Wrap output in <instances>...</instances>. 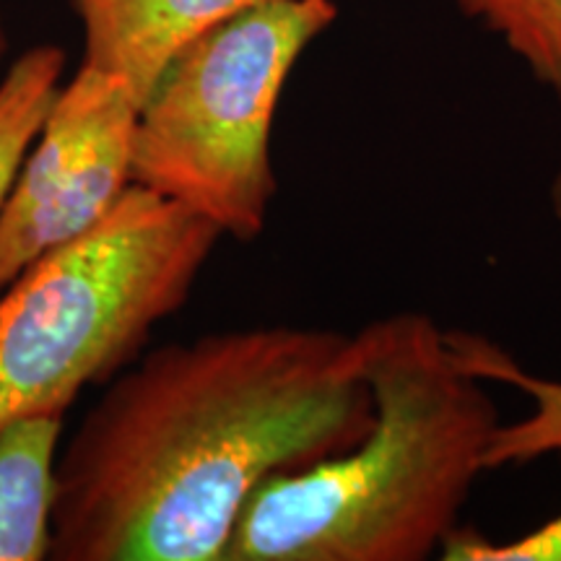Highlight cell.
Returning <instances> with one entry per match:
<instances>
[{"mask_svg": "<svg viewBox=\"0 0 561 561\" xmlns=\"http://www.w3.org/2000/svg\"><path fill=\"white\" fill-rule=\"evenodd\" d=\"M371 424L356 335L257 325L153 348L60 447L50 559L224 561L265 481Z\"/></svg>", "mask_w": 561, "mask_h": 561, "instance_id": "6da1fadb", "label": "cell"}, {"mask_svg": "<svg viewBox=\"0 0 561 561\" xmlns=\"http://www.w3.org/2000/svg\"><path fill=\"white\" fill-rule=\"evenodd\" d=\"M375 424L359 445L265 481L224 561H424L458 530L500 411L432 318L356 333Z\"/></svg>", "mask_w": 561, "mask_h": 561, "instance_id": "7a4b0ae2", "label": "cell"}, {"mask_svg": "<svg viewBox=\"0 0 561 561\" xmlns=\"http://www.w3.org/2000/svg\"><path fill=\"white\" fill-rule=\"evenodd\" d=\"M221 240L214 224L133 182L104 219L0 291V432L66 416L89 385L138 359L191 299Z\"/></svg>", "mask_w": 561, "mask_h": 561, "instance_id": "3957f363", "label": "cell"}, {"mask_svg": "<svg viewBox=\"0 0 561 561\" xmlns=\"http://www.w3.org/2000/svg\"><path fill=\"white\" fill-rule=\"evenodd\" d=\"M335 19V0H263L187 42L138 110L133 182L221 237L257 240L278 191L271 140L280 91Z\"/></svg>", "mask_w": 561, "mask_h": 561, "instance_id": "277c9868", "label": "cell"}, {"mask_svg": "<svg viewBox=\"0 0 561 561\" xmlns=\"http://www.w3.org/2000/svg\"><path fill=\"white\" fill-rule=\"evenodd\" d=\"M140 102L117 76L81 62L0 208V291L26 265L94 229L133 185Z\"/></svg>", "mask_w": 561, "mask_h": 561, "instance_id": "5b68a950", "label": "cell"}, {"mask_svg": "<svg viewBox=\"0 0 561 561\" xmlns=\"http://www.w3.org/2000/svg\"><path fill=\"white\" fill-rule=\"evenodd\" d=\"M263 0H70L83 32V60L117 76L144 104L187 42Z\"/></svg>", "mask_w": 561, "mask_h": 561, "instance_id": "8992f818", "label": "cell"}, {"mask_svg": "<svg viewBox=\"0 0 561 561\" xmlns=\"http://www.w3.org/2000/svg\"><path fill=\"white\" fill-rule=\"evenodd\" d=\"M62 416L13 421L0 432V561H45L53 551Z\"/></svg>", "mask_w": 561, "mask_h": 561, "instance_id": "52a82bcc", "label": "cell"}, {"mask_svg": "<svg viewBox=\"0 0 561 561\" xmlns=\"http://www.w3.org/2000/svg\"><path fill=\"white\" fill-rule=\"evenodd\" d=\"M447 339L462 367L486 382L512 385L533 401L528 416L496 426L486 450V471L561 455V382L530 375L507 351L479 335L447 333Z\"/></svg>", "mask_w": 561, "mask_h": 561, "instance_id": "ba28073f", "label": "cell"}, {"mask_svg": "<svg viewBox=\"0 0 561 561\" xmlns=\"http://www.w3.org/2000/svg\"><path fill=\"white\" fill-rule=\"evenodd\" d=\"M68 55L58 45H34L0 79V208L62 89Z\"/></svg>", "mask_w": 561, "mask_h": 561, "instance_id": "9c48e42d", "label": "cell"}, {"mask_svg": "<svg viewBox=\"0 0 561 561\" xmlns=\"http://www.w3.org/2000/svg\"><path fill=\"white\" fill-rule=\"evenodd\" d=\"M458 9L496 34L561 102V0H458ZM551 201L561 216V170L553 178Z\"/></svg>", "mask_w": 561, "mask_h": 561, "instance_id": "30bf717a", "label": "cell"}, {"mask_svg": "<svg viewBox=\"0 0 561 561\" xmlns=\"http://www.w3.org/2000/svg\"><path fill=\"white\" fill-rule=\"evenodd\" d=\"M445 561H561V515L517 541L494 543L473 530H455L442 546Z\"/></svg>", "mask_w": 561, "mask_h": 561, "instance_id": "8fae6325", "label": "cell"}, {"mask_svg": "<svg viewBox=\"0 0 561 561\" xmlns=\"http://www.w3.org/2000/svg\"><path fill=\"white\" fill-rule=\"evenodd\" d=\"M9 47H11V39H9V26H5L3 11H0V62H3L5 55H9Z\"/></svg>", "mask_w": 561, "mask_h": 561, "instance_id": "7c38bea8", "label": "cell"}]
</instances>
